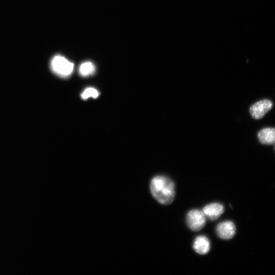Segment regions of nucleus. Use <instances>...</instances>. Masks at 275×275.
<instances>
[{"label": "nucleus", "instance_id": "nucleus-3", "mask_svg": "<svg viewBox=\"0 0 275 275\" xmlns=\"http://www.w3.org/2000/svg\"><path fill=\"white\" fill-rule=\"evenodd\" d=\"M186 223L189 228L194 231L202 229L206 223V216L203 211L199 209L190 210L186 215Z\"/></svg>", "mask_w": 275, "mask_h": 275}, {"label": "nucleus", "instance_id": "nucleus-1", "mask_svg": "<svg viewBox=\"0 0 275 275\" xmlns=\"http://www.w3.org/2000/svg\"><path fill=\"white\" fill-rule=\"evenodd\" d=\"M150 188L152 195L159 203L169 205L173 201L175 196V184L170 178L156 176L152 179Z\"/></svg>", "mask_w": 275, "mask_h": 275}, {"label": "nucleus", "instance_id": "nucleus-5", "mask_svg": "<svg viewBox=\"0 0 275 275\" xmlns=\"http://www.w3.org/2000/svg\"><path fill=\"white\" fill-rule=\"evenodd\" d=\"M216 233L221 239L228 240L235 234L236 228L232 221H224L219 223L216 228Z\"/></svg>", "mask_w": 275, "mask_h": 275}, {"label": "nucleus", "instance_id": "nucleus-11", "mask_svg": "<svg viewBox=\"0 0 275 275\" xmlns=\"http://www.w3.org/2000/svg\"><path fill=\"white\" fill-rule=\"evenodd\" d=\"M274 148H275V146H274Z\"/></svg>", "mask_w": 275, "mask_h": 275}, {"label": "nucleus", "instance_id": "nucleus-4", "mask_svg": "<svg viewBox=\"0 0 275 275\" xmlns=\"http://www.w3.org/2000/svg\"><path fill=\"white\" fill-rule=\"evenodd\" d=\"M272 106V102L268 99L259 101L253 104L250 108L251 116L255 119L262 118Z\"/></svg>", "mask_w": 275, "mask_h": 275}, {"label": "nucleus", "instance_id": "nucleus-8", "mask_svg": "<svg viewBox=\"0 0 275 275\" xmlns=\"http://www.w3.org/2000/svg\"><path fill=\"white\" fill-rule=\"evenodd\" d=\"M258 138L260 143L266 145L275 143V128H265L258 133Z\"/></svg>", "mask_w": 275, "mask_h": 275}, {"label": "nucleus", "instance_id": "nucleus-7", "mask_svg": "<svg viewBox=\"0 0 275 275\" xmlns=\"http://www.w3.org/2000/svg\"><path fill=\"white\" fill-rule=\"evenodd\" d=\"M193 248L198 254L205 255L208 253L210 248L209 239L204 235L197 236L194 240Z\"/></svg>", "mask_w": 275, "mask_h": 275}, {"label": "nucleus", "instance_id": "nucleus-2", "mask_svg": "<svg viewBox=\"0 0 275 275\" xmlns=\"http://www.w3.org/2000/svg\"><path fill=\"white\" fill-rule=\"evenodd\" d=\"M50 67L52 71L61 77L69 76L74 68V64L62 56H56L51 61Z\"/></svg>", "mask_w": 275, "mask_h": 275}, {"label": "nucleus", "instance_id": "nucleus-9", "mask_svg": "<svg viewBox=\"0 0 275 275\" xmlns=\"http://www.w3.org/2000/svg\"><path fill=\"white\" fill-rule=\"evenodd\" d=\"M95 71V65L89 61L82 63L79 68V73L82 76H88L92 75Z\"/></svg>", "mask_w": 275, "mask_h": 275}, {"label": "nucleus", "instance_id": "nucleus-6", "mask_svg": "<svg viewBox=\"0 0 275 275\" xmlns=\"http://www.w3.org/2000/svg\"><path fill=\"white\" fill-rule=\"evenodd\" d=\"M224 211L223 205L219 203H212L203 208L205 216L211 221L217 219Z\"/></svg>", "mask_w": 275, "mask_h": 275}, {"label": "nucleus", "instance_id": "nucleus-10", "mask_svg": "<svg viewBox=\"0 0 275 275\" xmlns=\"http://www.w3.org/2000/svg\"><path fill=\"white\" fill-rule=\"evenodd\" d=\"M99 93L97 90L93 88H86L81 94V97L83 99H87L89 97L96 98L98 97Z\"/></svg>", "mask_w": 275, "mask_h": 275}]
</instances>
